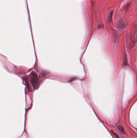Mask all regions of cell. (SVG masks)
<instances>
[{
    "instance_id": "cell-1",
    "label": "cell",
    "mask_w": 137,
    "mask_h": 138,
    "mask_svg": "<svg viewBox=\"0 0 137 138\" xmlns=\"http://www.w3.org/2000/svg\"><path fill=\"white\" fill-rule=\"evenodd\" d=\"M31 83L34 89H36L39 86V80L37 74L35 72H33L31 73Z\"/></svg>"
},
{
    "instance_id": "cell-5",
    "label": "cell",
    "mask_w": 137,
    "mask_h": 138,
    "mask_svg": "<svg viewBox=\"0 0 137 138\" xmlns=\"http://www.w3.org/2000/svg\"><path fill=\"white\" fill-rule=\"evenodd\" d=\"M130 5V3H128V4H127V5L125 6V9H127V10L128 9V8L129 7Z\"/></svg>"
},
{
    "instance_id": "cell-6",
    "label": "cell",
    "mask_w": 137,
    "mask_h": 138,
    "mask_svg": "<svg viewBox=\"0 0 137 138\" xmlns=\"http://www.w3.org/2000/svg\"><path fill=\"white\" fill-rule=\"evenodd\" d=\"M112 131V133H113V134H114V135L115 136L117 137V138H119V136H118V135H117V134H116V133H115V132H114L113 131Z\"/></svg>"
},
{
    "instance_id": "cell-3",
    "label": "cell",
    "mask_w": 137,
    "mask_h": 138,
    "mask_svg": "<svg viewBox=\"0 0 137 138\" xmlns=\"http://www.w3.org/2000/svg\"><path fill=\"white\" fill-rule=\"evenodd\" d=\"M117 128H118V129L120 131V132L122 133V134H125V131L124 128H123V126L119 125V126H117Z\"/></svg>"
},
{
    "instance_id": "cell-2",
    "label": "cell",
    "mask_w": 137,
    "mask_h": 138,
    "mask_svg": "<svg viewBox=\"0 0 137 138\" xmlns=\"http://www.w3.org/2000/svg\"><path fill=\"white\" fill-rule=\"evenodd\" d=\"M118 26L119 28L123 29L125 27V25L124 22L122 21H119L118 23Z\"/></svg>"
},
{
    "instance_id": "cell-4",
    "label": "cell",
    "mask_w": 137,
    "mask_h": 138,
    "mask_svg": "<svg viewBox=\"0 0 137 138\" xmlns=\"http://www.w3.org/2000/svg\"><path fill=\"white\" fill-rule=\"evenodd\" d=\"M113 11H111V12L110 14L109 15V21L110 22H112V17H113Z\"/></svg>"
}]
</instances>
